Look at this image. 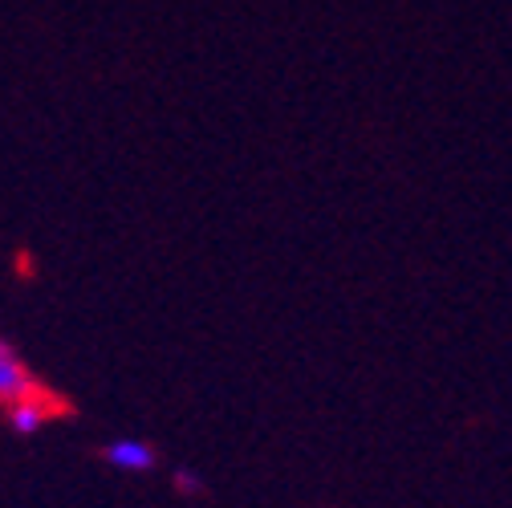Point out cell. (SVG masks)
Segmentation results:
<instances>
[{"mask_svg": "<svg viewBox=\"0 0 512 508\" xmlns=\"http://www.w3.org/2000/svg\"><path fill=\"white\" fill-rule=\"evenodd\" d=\"M41 383L29 374V366L9 350V342L0 338V403H21V399H37Z\"/></svg>", "mask_w": 512, "mask_h": 508, "instance_id": "obj_1", "label": "cell"}, {"mask_svg": "<svg viewBox=\"0 0 512 508\" xmlns=\"http://www.w3.org/2000/svg\"><path fill=\"white\" fill-rule=\"evenodd\" d=\"M102 460H106L110 468H118V472H151V468L159 464V456H155L151 443H147V439H135V435L106 443Z\"/></svg>", "mask_w": 512, "mask_h": 508, "instance_id": "obj_2", "label": "cell"}, {"mask_svg": "<svg viewBox=\"0 0 512 508\" xmlns=\"http://www.w3.org/2000/svg\"><path fill=\"white\" fill-rule=\"evenodd\" d=\"M175 484H179V492H187V496H196V492H204V480H196L191 472H175Z\"/></svg>", "mask_w": 512, "mask_h": 508, "instance_id": "obj_4", "label": "cell"}, {"mask_svg": "<svg viewBox=\"0 0 512 508\" xmlns=\"http://www.w3.org/2000/svg\"><path fill=\"white\" fill-rule=\"evenodd\" d=\"M57 411H61V407L49 403L45 395H37V399H21V403L9 407V427H13L17 435H37Z\"/></svg>", "mask_w": 512, "mask_h": 508, "instance_id": "obj_3", "label": "cell"}]
</instances>
